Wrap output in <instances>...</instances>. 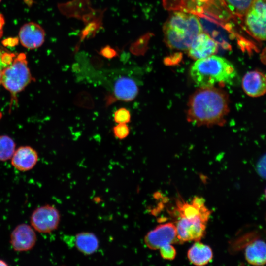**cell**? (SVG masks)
<instances>
[{"instance_id":"22","label":"cell","mask_w":266,"mask_h":266,"mask_svg":"<svg viewBox=\"0 0 266 266\" xmlns=\"http://www.w3.org/2000/svg\"><path fill=\"white\" fill-rule=\"evenodd\" d=\"M15 55L0 49V81L3 70L13 61Z\"/></svg>"},{"instance_id":"30","label":"cell","mask_w":266,"mask_h":266,"mask_svg":"<svg viewBox=\"0 0 266 266\" xmlns=\"http://www.w3.org/2000/svg\"><path fill=\"white\" fill-rule=\"evenodd\" d=\"M1 0H0V2Z\"/></svg>"},{"instance_id":"5","label":"cell","mask_w":266,"mask_h":266,"mask_svg":"<svg viewBox=\"0 0 266 266\" xmlns=\"http://www.w3.org/2000/svg\"><path fill=\"white\" fill-rule=\"evenodd\" d=\"M243 17L252 35L257 39L266 40V0H254Z\"/></svg>"},{"instance_id":"2","label":"cell","mask_w":266,"mask_h":266,"mask_svg":"<svg viewBox=\"0 0 266 266\" xmlns=\"http://www.w3.org/2000/svg\"><path fill=\"white\" fill-rule=\"evenodd\" d=\"M163 32L166 42L170 48L185 50L189 49L195 38L203 30L196 15L176 11L166 20Z\"/></svg>"},{"instance_id":"28","label":"cell","mask_w":266,"mask_h":266,"mask_svg":"<svg viewBox=\"0 0 266 266\" xmlns=\"http://www.w3.org/2000/svg\"><path fill=\"white\" fill-rule=\"evenodd\" d=\"M8 264L6 262L1 259H0V266H6Z\"/></svg>"},{"instance_id":"16","label":"cell","mask_w":266,"mask_h":266,"mask_svg":"<svg viewBox=\"0 0 266 266\" xmlns=\"http://www.w3.org/2000/svg\"><path fill=\"white\" fill-rule=\"evenodd\" d=\"M245 257L247 262L254 266H263L266 264V243L262 240H256L247 246Z\"/></svg>"},{"instance_id":"14","label":"cell","mask_w":266,"mask_h":266,"mask_svg":"<svg viewBox=\"0 0 266 266\" xmlns=\"http://www.w3.org/2000/svg\"><path fill=\"white\" fill-rule=\"evenodd\" d=\"M38 156L36 151L30 146H22L15 151L11 164L17 170L27 171L32 169L36 164Z\"/></svg>"},{"instance_id":"25","label":"cell","mask_w":266,"mask_h":266,"mask_svg":"<svg viewBox=\"0 0 266 266\" xmlns=\"http://www.w3.org/2000/svg\"><path fill=\"white\" fill-rule=\"evenodd\" d=\"M256 167L258 175L262 178L266 179V154L258 160Z\"/></svg>"},{"instance_id":"17","label":"cell","mask_w":266,"mask_h":266,"mask_svg":"<svg viewBox=\"0 0 266 266\" xmlns=\"http://www.w3.org/2000/svg\"><path fill=\"white\" fill-rule=\"evenodd\" d=\"M76 248L85 255L94 253L99 248V240L94 233L90 232H81L72 238Z\"/></svg>"},{"instance_id":"15","label":"cell","mask_w":266,"mask_h":266,"mask_svg":"<svg viewBox=\"0 0 266 266\" xmlns=\"http://www.w3.org/2000/svg\"><path fill=\"white\" fill-rule=\"evenodd\" d=\"M187 257L193 264L199 266H204L212 259L213 252L208 245L198 241H195L189 249Z\"/></svg>"},{"instance_id":"26","label":"cell","mask_w":266,"mask_h":266,"mask_svg":"<svg viewBox=\"0 0 266 266\" xmlns=\"http://www.w3.org/2000/svg\"><path fill=\"white\" fill-rule=\"evenodd\" d=\"M4 24V19L3 16L0 14V38L3 33V27Z\"/></svg>"},{"instance_id":"29","label":"cell","mask_w":266,"mask_h":266,"mask_svg":"<svg viewBox=\"0 0 266 266\" xmlns=\"http://www.w3.org/2000/svg\"><path fill=\"white\" fill-rule=\"evenodd\" d=\"M265 199L266 200V188L265 189Z\"/></svg>"},{"instance_id":"12","label":"cell","mask_w":266,"mask_h":266,"mask_svg":"<svg viewBox=\"0 0 266 266\" xmlns=\"http://www.w3.org/2000/svg\"><path fill=\"white\" fill-rule=\"evenodd\" d=\"M244 92L251 97H258L266 93V76L258 70L247 72L242 80Z\"/></svg>"},{"instance_id":"23","label":"cell","mask_w":266,"mask_h":266,"mask_svg":"<svg viewBox=\"0 0 266 266\" xmlns=\"http://www.w3.org/2000/svg\"><path fill=\"white\" fill-rule=\"evenodd\" d=\"M112 132L115 138L122 140L129 135L130 129L127 124H117L113 127Z\"/></svg>"},{"instance_id":"7","label":"cell","mask_w":266,"mask_h":266,"mask_svg":"<svg viewBox=\"0 0 266 266\" xmlns=\"http://www.w3.org/2000/svg\"><path fill=\"white\" fill-rule=\"evenodd\" d=\"M207 220L179 217L175 224L179 243L200 241L205 235Z\"/></svg>"},{"instance_id":"1","label":"cell","mask_w":266,"mask_h":266,"mask_svg":"<svg viewBox=\"0 0 266 266\" xmlns=\"http://www.w3.org/2000/svg\"><path fill=\"white\" fill-rule=\"evenodd\" d=\"M229 98L216 87L200 88L191 96L188 103V120L197 125H221L229 112Z\"/></svg>"},{"instance_id":"20","label":"cell","mask_w":266,"mask_h":266,"mask_svg":"<svg viewBox=\"0 0 266 266\" xmlns=\"http://www.w3.org/2000/svg\"><path fill=\"white\" fill-rule=\"evenodd\" d=\"M74 103L78 106L86 109H91L94 106V102L90 94L84 91L76 96Z\"/></svg>"},{"instance_id":"21","label":"cell","mask_w":266,"mask_h":266,"mask_svg":"<svg viewBox=\"0 0 266 266\" xmlns=\"http://www.w3.org/2000/svg\"><path fill=\"white\" fill-rule=\"evenodd\" d=\"M131 119V113L126 108L121 107L114 112L113 120L117 124L129 123Z\"/></svg>"},{"instance_id":"8","label":"cell","mask_w":266,"mask_h":266,"mask_svg":"<svg viewBox=\"0 0 266 266\" xmlns=\"http://www.w3.org/2000/svg\"><path fill=\"white\" fill-rule=\"evenodd\" d=\"M144 242L150 249H159L162 247L179 243L175 224L168 222L158 225L149 232L144 237Z\"/></svg>"},{"instance_id":"13","label":"cell","mask_w":266,"mask_h":266,"mask_svg":"<svg viewBox=\"0 0 266 266\" xmlns=\"http://www.w3.org/2000/svg\"><path fill=\"white\" fill-rule=\"evenodd\" d=\"M113 93L114 100L130 102L137 96L138 87L134 79L128 76H122L114 82Z\"/></svg>"},{"instance_id":"24","label":"cell","mask_w":266,"mask_h":266,"mask_svg":"<svg viewBox=\"0 0 266 266\" xmlns=\"http://www.w3.org/2000/svg\"><path fill=\"white\" fill-rule=\"evenodd\" d=\"M162 257L166 260H173L176 255V251L172 244L165 245L159 249Z\"/></svg>"},{"instance_id":"18","label":"cell","mask_w":266,"mask_h":266,"mask_svg":"<svg viewBox=\"0 0 266 266\" xmlns=\"http://www.w3.org/2000/svg\"><path fill=\"white\" fill-rule=\"evenodd\" d=\"M226 8L232 14L243 17L254 0H222Z\"/></svg>"},{"instance_id":"4","label":"cell","mask_w":266,"mask_h":266,"mask_svg":"<svg viewBox=\"0 0 266 266\" xmlns=\"http://www.w3.org/2000/svg\"><path fill=\"white\" fill-rule=\"evenodd\" d=\"M32 80L24 53L19 54L2 72L0 84L13 95L21 92Z\"/></svg>"},{"instance_id":"27","label":"cell","mask_w":266,"mask_h":266,"mask_svg":"<svg viewBox=\"0 0 266 266\" xmlns=\"http://www.w3.org/2000/svg\"><path fill=\"white\" fill-rule=\"evenodd\" d=\"M262 60L266 63V49H264L261 55Z\"/></svg>"},{"instance_id":"11","label":"cell","mask_w":266,"mask_h":266,"mask_svg":"<svg viewBox=\"0 0 266 266\" xmlns=\"http://www.w3.org/2000/svg\"><path fill=\"white\" fill-rule=\"evenodd\" d=\"M19 35L20 42L23 46L33 49L42 45L45 33L40 25L33 22H30L25 24L21 28Z\"/></svg>"},{"instance_id":"19","label":"cell","mask_w":266,"mask_h":266,"mask_svg":"<svg viewBox=\"0 0 266 266\" xmlns=\"http://www.w3.org/2000/svg\"><path fill=\"white\" fill-rule=\"evenodd\" d=\"M15 149V144L10 137L0 136V161H5L11 159Z\"/></svg>"},{"instance_id":"6","label":"cell","mask_w":266,"mask_h":266,"mask_svg":"<svg viewBox=\"0 0 266 266\" xmlns=\"http://www.w3.org/2000/svg\"><path fill=\"white\" fill-rule=\"evenodd\" d=\"M60 221L58 210L53 205L45 204L36 208L32 213L31 226L36 231L48 233L57 229Z\"/></svg>"},{"instance_id":"9","label":"cell","mask_w":266,"mask_h":266,"mask_svg":"<svg viewBox=\"0 0 266 266\" xmlns=\"http://www.w3.org/2000/svg\"><path fill=\"white\" fill-rule=\"evenodd\" d=\"M37 237L34 229L28 224L22 223L12 231L10 243L15 251L25 252L31 250L36 244Z\"/></svg>"},{"instance_id":"3","label":"cell","mask_w":266,"mask_h":266,"mask_svg":"<svg viewBox=\"0 0 266 266\" xmlns=\"http://www.w3.org/2000/svg\"><path fill=\"white\" fill-rule=\"evenodd\" d=\"M190 75L198 87L204 88L230 83L236 77V71L228 60L213 55L196 60L190 67Z\"/></svg>"},{"instance_id":"10","label":"cell","mask_w":266,"mask_h":266,"mask_svg":"<svg viewBox=\"0 0 266 266\" xmlns=\"http://www.w3.org/2000/svg\"><path fill=\"white\" fill-rule=\"evenodd\" d=\"M217 49L216 42L208 34L202 32L195 38L188 50L190 57L198 60L214 55Z\"/></svg>"}]
</instances>
